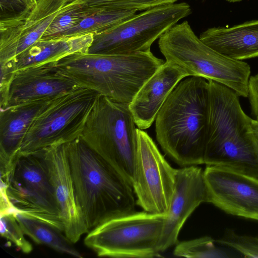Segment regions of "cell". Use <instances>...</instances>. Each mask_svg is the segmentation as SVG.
<instances>
[{
  "instance_id": "obj_1",
  "label": "cell",
  "mask_w": 258,
  "mask_h": 258,
  "mask_svg": "<svg viewBox=\"0 0 258 258\" xmlns=\"http://www.w3.org/2000/svg\"><path fill=\"white\" fill-rule=\"evenodd\" d=\"M209 113V85L188 76L170 93L155 119L157 140L181 166L204 164Z\"/></svg>"
},
{
  "instance_id": "obj_2",
  "label": "cell",
  "mask_w": 258,
  "mask_h": 258,
  "mask_svg": "<svg viewBox=\"0 0 258 258\" xmlns=\"http://www.w3.org/2000/svg\"><path fill=\"white\" fill-rule=\"evenodd\" d=\"M77 200L89 230L136 212L132 185L81 137L67 144Z\"/></svg>"
},
{
  "instance_id": "obj_3",
  "label": "cell",
  "mask_w": 258,
  "mask_h": 258,
  "mask_svg": "<svg viewBox=\"0 0 258 258\" xmlns=\"http://www.w3.org/2000/svg\"><path fill=\"white\" fill-rule=\"evenodd\" d=\"M209 85V113L204 164L258 178V144L251 120L239 96L213 80Z\"/></svg>"
},
{
  "instance_id": "obj_4",
  "label": "cell",
  "mask_w": 258,
  "mask_h": 258,
  "mask_svg": "<svg viewBox=\"0 0 258 258\" xmlns=\"http://www.w3.org/2000/svg\"><path fill=\"white\" fill-rule=\"evenodd\" d=\"M165 62L150 51L126 55L78 52L52 63L80 86L114 101L130 104Z\"/></svg>"
},
{
  "instance_id": "obj_5",
  "label": "cell",
  "mask_w": 258,
  "mask_h": 258,
  "mask_svg": "<svg viewBox=\"0 0 258 258\" xmlns=\"http://www.w3.org/2000/svg\"><path fill=\"white\" fill-rule=\"evenodd\" d=\"M158 43L165 61L181 68L188 76L213 80L232 89L239 97H248L250 66L205 44L187 21L170 28L161 35Z\"/></svg>"
},
{
  "instance_id": "obj_6",
  "label": "cell",
  "mask_w": 258,
  "mask_h": 258,
  "mask_svg": "<svg viewBox=\"0 0 258 258\" xmlns=\"http://www.w3.org/2000/svg\"><path fill=\"white\" fill-rule=\"evenodd\" d=\"M136 126L128 103L100 94L81 136L132 186L138 146Z\"/></svg>"
},
{
  "instance_id": "obj_7",
  "label": "cell",
  "mask_w": 258,
  "mask_h": 258,
  "mask_svg": "<svg viewBox=\"0 0 258 258\" xmlns=\"http://www.w3.org/2000/svg\"><path fill=\"white\" fill-rule=\"evenodd\" d=\"M99 95L80 87L47 101L32 122L19 154H36L81 137Z\"/></svg>"
},
{
  "instance_id": "obj_8",
  "label": "cell",
  "mask_w": 258,
  "mask_h": 258,
  "mask_svg": "<svg viewBox=\"0 0 258 258\" xmlns=\"http://www.w3.org/2000/svg\"><path fill=\"white\" fill-rule=\"evenodd\" d=\"M166 215L136 211L110 218L90 230L84 244L98 256H158L157 248Z\"/></svg>"
},
{
  "instance_id": "obj_9",
  "label": "cell",
  "mask_w": 258,
  "mask_h": 258,
  "mask_svg": "<svg viewBox=\"0 0 258 258\" xmlns=\"http://www.w3.org/2000/svg\"><path fill=\"white\" fill-rule=\"evenodd\" d=\"M191 14L190 6L185 2L146 10L104 32L93 35L87 53L126 55L150 51L155 40Z\"/></svg>"
},
{
  "instance_id": "obj_10",
  "label": "cell",
  "mask_w": 258,
  "mask_h": 258,
  "mask_svg": "<svg viewBox=\"0 0 258 258\" xmlns=\"http://www.w3.org/2000/svg\"><path fill=\"white\" fill-rule=\"evenodd\" d=\"M138 146L133 188L144 211L167 215L174 192L176 169L165 160L145 132L138 128Z\"/></svg>"
},
{
  "instance_id": "obj_11",
  "label": "cell",
  "mask_w": 258,
  "mask_h": 258,
  "mask_svg": "<svg viewBox=\"0 0 258 258\" xmlns=\"http://www.w3.org/2000/svg\"><path fill=\"white\" fill-rule=\"evenodd\" d=\"M0 79L1 109L47 101L81 87L52 62L22 69Z\"/></svg>"
},
{
  "instance_id": "obj_12",
  "label": "cell",
  "mask_w": 258,
  "mask_h": 258,
  "mask_svg": "<svg viewBox=\"0 0 258 258\" xmlns=\"http://www.w3.org/2000/svg\"><path fill=\"white\" fill-rule=\"evenodd\" d=\"M207 202L233 216L258 221V178L214 165L203 171Z\"/></svg>"
},
{
  "instance_id": "obj_13",
  "label": "cell",
  "mask_w": 258,
  "mask_h": 258,
  "mask_svg": "<svg viewBox=\"0 0 258 258\" xmlns=\"http://www.w3.org/2000/svg\"><path fill=\"white\" fill-rule=\"evenodd\" d=\"M36 154L43 160L52 186L64 227L63 234L75 243L89 230L77 200L67 144L53 146Z\"/></svg>"
},
{
  "instance_id": "obj_14",
  "label": "cell",
  "mask_w": 258,
  "mask_h": 258,
  "mask_svg": "<svg viewBox=\"0 0 258 258\" xmlns=\"http://www.w3.org/2000/svg\"><path fill=\"white\" fill-rule=\"evenodd\" d=\"M204 202H207V192L202 169L197 165L176 169L174 192L157 245L159 253L178 242L186 220Z\"/></svg>"
},
{
  "instance_id": "obj_15",
  "label": "cell",
  "mask_w": 258,
  "mask_h": 258,
  "mask_svg": "<svg viewBox=\"0 0 258 258\" xmlns=\"http://www.w3.org/2000/svg\"><path fill=\"white\" fill-rule=\"evenodd\" d=\"M69 0H37V5L18 25L0 30V66L4 65L41 39Z\"/></svg>"
},
{
  "instance_id": "obj_16",
  "label": "cell",
  "mask_w": 258,
  "mask_h": 258,
  "mask_svg": "<svg viewBox=\"0 0 258 258\" xmlns=\"http://www.w3.org/2000/svg\"><path fill=\"white\" fill-rule=\"evenodd\" d=\"M186 77L188 74L182 69L165 61L143 84L129 104L139 128L150 127L170 93Z\"/></svg>"
},
{
  "instance_id": "obj_17",
  "label": "cell",
  "mask_w": 258,
  "mask_h": 258,
  "mask_svg": "<svg viewBox=\"0 0 258 258\" xmlns=\"http://www.w3.org/2000/svg\"><path fill=\"white\" fill-rule=\"evenodd\" d=\"M93 39L92 34L40 39L12 60L0 66L1 73L11 74L22 69L54 62L73 53L87 52Z\"/></svg>"
},
{
  "instance_id": "obj_18",
  "label": "cell",
  "mask_w": 258,
  "mask_h": 258,
  "mask_svg": "<svg viewBox=\"0 0 258 258\" xmlns=\"http://www.w3.org/2000/svg\"><path fill=\"white\" fill-rule=\"evenodd\" d=\"M199 38L215 50L235 59L258 57V20L231 27L210 28Z\"/></svg>"
},
{
  "instance_id": "obj_19",
  "label": "cell",
  "mask_w": 258,
  "mask_h": 258,
  "mask_svg": "<svg viewBox=\"0 0 258 258\" xmlns=\"http://www.w3.org/2000/svg\"><path fill=\"white\" fill-rule=\"evenodd\" d=\"M48 101H36L1 109L0 161L16 159L32 122Z\"/></svg>"
},
{
  "instance_id": "obj_20",
  "label": "cell",
  "mask_w": 258,
  "mask_h": 258,
  "mask_svg": "<svg viewBox=\"0 0 258 258\" xmlns=\"http://www.w3.org/2000/svg\"><path fill=\"white\" fill-rule=\"evenodd\" d=\"M16 219L25 234L35 242L46 245L60 253L82 258V254L72 245L61 232L52 226L19 213Z\"/></svg>"
},
{
  "instance_id": "obj_21",
  "label": "cell",
  "mask_w": 258,
  "mask_h": 258,
  "mask_svg": "<svg viewBox=\"0 0 258 258\" xmlns=\"http://www.w3.org/2000/svg\"><path fill=\"white\" fill-rule=\"evenodd\" d=\"M93 8L91 13L68 31L63 38L100 33L134 17L137 12L129 10Z\"/></svg>"
},
{
  "instance_id": "obj_22",
  "label": "cell",
  "mask_w": 258,
  "mask_h": 258,
  "mask_svg": "<svg viewBox=\"0 0 258 258\" xmlns=\"http://www.w3.org/2000/svg\"><path fill=\"white\" fill-rule=\"evenodd\" d=\"M94 10L85 0L69 2L55 17L40 39L50 40L63 38L64 34L77 25Z\"/></svg>"
},
{
  "instance_id": "obj_23",
  "label": "cell",
  "mask_w": 258,
  "mask_h": 258,
  "mask_svg": "<svg viewBox=\"0 0 258 258\" xmlns=\"http://www.w3.org/2000/svg\"><path fill=\"white\" fill-rule=\"evenodd\" d=\"M216 240L206 236L178 242L173 250L176 256L188 258H226L229 253L216 245Z\"/></svg>"
},
{
  "instance_id": "obj_24",
  "label": "cell",
  "mask_w": 258,
  "mask_h": 258,
  "mask_svg": "<svg viewBox=\"0 0 258 258\" xmlns=\"http://www.w3.org/2000/svg\"><path fill=\"white\" fill-rule=\"evenodd\" d=\"M37 0H0V30L24 21L35 8Z\"/></svg>"
},
{
  "instance_id": "obj_25",
  "label": "cell",
  "mask_w": 258,
  "mask_h": 258,
  "mask_svg": "<svg viewBox=\"0 0 258 258\" xmlns=\"http://www.w3.org/2000/svg\"><path fill=\"white\" fill-rule=\"evenodd\" d=\"M16 213L1 214V235L21 251L28 254L32 251L33 247L25 237V234L16 219Z\"/></svg>"
},
{
  "instance_id": "obj_26",
  "label": "cell",
  "mask_w": 258,
  "mask_h": 258,
  "mask_svg": "<svg viewBox=\"0 0 258 258\" xmlns=\"http://www.w3.org/2000/svg\"><path fill=\"white\" fill-rule=\"evenodd\" d=\"M177 0H85L90 7L113 10H146L175 3Z\"/></svg>"
},
{
  "instance_id": "obj_27",
  "label": "cell",
  "mask_w": 258,
  "mask_h": 258,
  "mask_svg": "<svg viewBox=\"0 0 258 258\" xmlns=\"http://www.w3.org/2000/svg\"><path fill=\"white\" fill-rule=\"evenodd\" d=\"M216 242L233 249L245 257L258 258L257 237L240 235L233 230H229Z\"/></svg>"
},
{
  "instance_id": "obj_28",
  "label": "cell",
  "mask_w": 258,
  "mask_h": 258,
  "mask_svg": "<svg viewBox=\"0 0 258 258\" xmlns=\"http://www.w3.org/2000/svg\"><path fill=\"white\" fill-rule=\"evenodd\" d=\"M252 114L258 119V73L250 76L248 84V97Z\"/></svg>"
},
{
  "instance_id": "obj_29",
  "label": "cell",
  "mask_w": 258,
  "mask_h": 258,
  "mask_svg": "<svg viewBox=\"0 0 258 258\" xmlns=\"http://www.w3.org/2000/svg\"><path fill=\"white\" fill-rule=\"evenodd\" d=\"M251 127L254 137L258 144V119L251 120Z\"/></svg>"
},
{
  "instance_id": "obj_30",
  "label": "cell",
  "mask_w": 258,
  "mask_h": 258,
  "mask_svg": "<svg viewBox=\"0 0 258 258\" xmlns=\"http://www.w3.org/2000/svg\"><path fill=\"white\" fill-rule=\"evenodd\" d=\"M228 2H230V3H236V2H241L243 0H225Z\"/></svg>"
},
{
  "instance_id": "obj_31",
  "label": "cell",
  "mask_w": 258,
  "mask_h": 258,
  "mask_svg": "<svg viewBox=\"0 0 258 258\" xmlns=\"http://www.w3.org/2000/svg\"><path fill=\"white\" fill-rule=\"evenodd\" d=\"M73 1V0H69V1H70H70Z\"/></svg>"
}]
</instances>
